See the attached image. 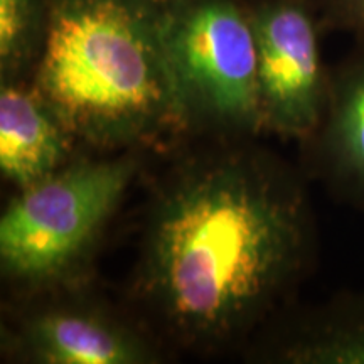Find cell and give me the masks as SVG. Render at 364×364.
<instances>
[{
  "mask_svg": "<svg viewBox=\"0 0 364 364\" xmlns=\"http://www.w3.org/2000/svg\"><path fill=\"white\" fill-rule=\"evenodd\" d=\"M306 198L250 156L198 164L164 191L140 285L182 339L215 344L252 327L302 268Z\"/></svg>",
  "mask_w": 364,
  "mask_h": 364,
  "instance_id": "cell-1",
  "label": "cell"
},
{
  "mask_svg": "<svg viewBox=\"0 0 364 364\" xmlns=\"http://www.w3.org/2000/svg\"><path fill=\"white\" fill-rule=\"evenodd\" d=\"M164 0H48L34 85L76 140L122 149L188 129Z\"/></svg>",
  "mask_w": 364,
  "mask_h": 364,
  "instance_id": "cell-2",
  "label": "cell"
},
{
  "mask_svg": "<svg viewBox=\"0 0 364 364\" xmlns=\"http://www.w3.org/2000/svg\"><path fill=\"white\" fill-rule=\"evenodd\" d=\"M135 172L129 159L80 161L19 189L0 220V265L14 282L58 284L88 260Z\"/></svg>",
  "mask_w": 364,
  "mask_h": 364,
  "instance_id": "cell-3",
  "label": "cell"
},
{
  "mask_svg": "<svg viewBox=\"0 0 364 364\" xmlns=\"http://www.w3.org/2000/svg\"><path fill=\"white\" fill-rule=\"evenodd\" d=\"M162 34L188 127L262 129L250 7L240 0H164Z\"/></svg>",
  "mask_w": 364,
  "mask_h": 364,
  "instance_id": "cell-4",
  "label": "cell"
},
{
  "mask_svg": "<svg viewBox=\"0 0 364 364\" xmlns=\"http://www.w3.org/2000/svg\"><path fill=\"white\" fill-rule=\"evenodd\" d=\"M250 19L262 129L309 139L321 127L329 102L312 9L307 0H262L250 9Z\"/></svg>",
  "mask_w": 364,
  "mask_h": 364,
  "instance_id": "cell-5",
  "label": "cell"
},
{
  "mask_svg": "<svg viewBox=\"0 0 364 364\" xmlns=\"http://www.w3.org/2000/svg\"><path fill=\"white\" fill-rule=\"evenodd\" d=\"M19 346L44 364H139L154 353L142 336L97 309L51 307L22 324Z\"/></svg>",
  "mask_w": 364,
  "mask_h": 364,
  "instance_id": "cell-6",
  "label": "cell"
},
{
  "mask_svg": "<svg viewBox=\"0 0 364 364\" xmlns=\"http://www.w3.org/2000/svg\"><path fill=\"white\" fill-rule=\"evenodd\" d=\"M75 136L36 85L4 80L0 90V171L17 189L70 164Z\"/></svg>",
  "mask_w": 364,
  "mask_h": 364,
  "instance_id": "cell-7",
  "label": "cell"
},
{
  "mask_svg": "<svg viewBox=\"0 0 364 364\" xmlns=\"http://www.w3.org/2000/svg\"><path fill=\"white\" fill-rule=\"evenodd\" d=\"M322 147L331 174L364 199V61L329 88Z\"/></svg>",
  "mask_w": 364,
  "mask_h": 364,
  "instance_id": "cell-8",
  "label": "cell"
},
{
  "mask_svg": "<svg viewBox=\"0 0 364 364\" xmlns=\"http://www.w3.org/2000/svg\"><path fill=\"white\" fill-rule=\"evenodd\" d=\"M48 27V0H0V73L4 80L36 66Z\"/></svg>",
  "mask_w": 364,
  "mask_h": 364,
  "instance_id": "cell-9",
  "label": "cell"
},
{
  "mask_svg": "<svg viewBox=\"0 0 364 364\" xmlns=\"http://www.w3.org/2000/svg\"><path fill=\"white\" fill-rule=\"evenodd\" d=\"M282 356L304 364H364V314L326 318L302 331Z\"/></svg>",
  "mask_w": 364,
  "mask_h": 364,
  "instance_id": "cell-10",
  "label": "cell"
},
{
  "mask_svg": "<svg viewBox=\"0 0 364 364\" xmlns=\"http://www.w3.org/2000/svg\"><path fill=\"white\" fill-rule=\"evenodd\" d=\"M329 11L346 26L364 29V0H326Z\"/></svg>",
  "mask_w": 364,
  "mask_h": 364,
  "instance_id": "cell-11",
  "label": "cell"
}]
</instances>
